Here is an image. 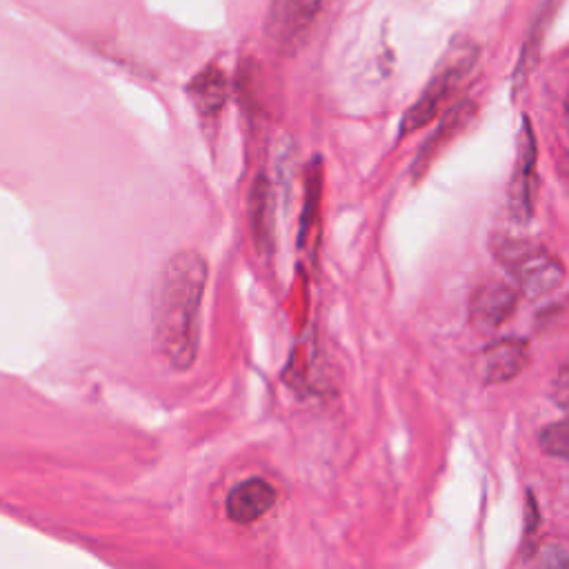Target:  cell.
Returning a JSON list of instances; mask_svg holds the SVG:
<instances>
[{
  "instance_id": "obj_1",
  "label": "cell",
  "mask_w": 569,
  "mask_h": 569,
  "mask_svg": "<svg viewBox=\"0 0 569 569\" xmlns=\"http://www.w3.org/2000/svg\"><path fill=\"white\" fill-rule=\"evenodd\" d=\"M204 287L207 260L193 249L173 253L158 280L153 336L162 358L178 371L189 369L198 358Z\"/></svg>"
},
{
  "instance_id": "obj_2",
  "label": "cell",
  "mask_w": 569,
  "mask_h": 569,
  "mask_svg": "<svg viewBox=\"0 0 569 569\" xmlns=\"http://www.w3.org/2000/svg\"><path fill=\"white\" fill-rule=\"evenodd\" d=\"M478 58V47L471 40L451 42V47L440 58L436 71L431 73L427 87L418 96V100L405 111L400 122V136L413 133L425 127L440 109L445 98L456 89V84L469 73Z\"/></svg>"
},
{
  "instance_id": "obj_3",
  "label": "cell",
  "mask_w": 569,
  "mask_h": 569,
  "mask_svg": "<svg viewBox=\"0 0 569 569\" xmlns=\"http://www.w3.org/2000/svg\"><path fill=\"white\" fill-rule=\"evenodd\" d=\"M496 260L507 267V271L516 278L520 291L531 298L551 293L565 280L562 262L553 253L529 240H498Z\"/></svg>"
},
{
  "instance_id": "obj_4",
  "label": "cell",
  "mask_w": 569,
  "mask_h": 569,
  "mask_svg": "<svg viewBox=\"0 0 569 569\" xmlns=\"http://www.w3.org/2000/svg\"><path fill=\"white\" fill-rule=\"evenodd\" d=\"M320 7L322 0H271L264 16V36L271 49L282 56L296 53L305 44Z\"/></svg>"
},
{
  "instance_id": "obj_5",
  "label": "cell",
  "mask_w": 569,
  "mask_h": 569,
  "mask_svg": "<svg viewBox=\"0 0 569 569\" xmlns=\"http://www.w3.org/2000/svg\"><path fill=\"white\" fill-rule=\"evenodd\" d=\"M536 136L529 120H522L518 133V156L513 164V176L509 184V209L518 222L531 218V202H533V176H536Z\"/></svg>"
},
{
  "instance_id": "obj_6",
  "label": "cell",
  "mask_w": 569,
  "mask_h": 569,
  "mask_svg": "<svg viewBox=\"0 0 569 569\" xmlns=\"http://www.w3.org/2000/svg\"><path fill=\"white\" fill-rule=\"evenodd\" d=\"M518 305V293L505 282L491 280L480 284L469 300V322L476 331L489 333L498 329Z\"/></svg>"
},
{
  "instance_id": "obj_7",
  "label": "cell",
  "mask_w": 569,
  "mask_h": 569,
  "mask_svg": "<svg viewBox=\"0 0 569 569\" xmlns=\"http://www.w3.org/2000/svg\"><path fill=\"white\" fill-rule=\"evenodd\" d=\"M276 500H278L276 487L267 478L251 476L231 487L224 500V511L229 520L238 525H251L260 520L264 513H269Z\"/></svg>"
},
{
  "instance_id": "obj_8",
  "label": "cell",
  "mask_w": 569,
  "mask_h": 569,
  "mask_svg": "<svg viewBox=\"0 0 569 569\" xmlns=\"http://www.w3.org/2000/svg\"><path fill=\"white\" fill-rule=\"evenodd\" d=\"M527 362L529 349L525 340L500 338L482 349L478 358V371L487 385H500L520 376Z\"/></svg>"
},
{
  "instance_id": "obj_9",
  "label": "cell",
  "mask_w": 569,
  "mask_h": 569,
  "mask_svg": "<svg viewBox=\"0 0 569 569\" xmlns=\"http://www.w3.org/2000/svg\"><path fill=\"white\" fill-rule=\"evenodd\" d=\"M249 231L253 247L260 258H269L273 251V193H271V182L267 180L264 173H258L251 182L249 191Z\"/></svg>"
},
{
  "instance_id": "obj_10",
  "label": "cell",
  "mask_w": 569,
  "mask_h": 569,
  "mask_svg": "<svg viewBox=\"0 0 569 569\" xmlns=\"http://www.w3.org/2000/svg\"><path fill=\"white\" fill-rule=\"evenodd\" d=\"M473 113H476V107L471 102H467V100L456 104V107H451L445 113V118L440 120L438 129L420 147V151H418V156H416V160L411 164V173H413L416 180L429 171V164L436 160V156L445 149V144H449L467 127V122L473 118Z\"/></svg>"
},
{
  "instance_id": "obj_11",
  "label": "cell",
  "mask_w": 569,
  "mask_h": 569,
  "mask_svg": "<svg viewBox=\"0 0 569 569\" xmlns=\"http://www.w3.org/2000/svg\"><path fill=\"white\" fill-rule=\"evenodd\" d=\"M196 109L207 116V118H213L227 102V78L224 73L216 67V64H209L204 67L200 73H196L187 87Z\"/></svg>"
},
{
  "instance_id": "obj_12",
  "label": "cell",
  "mask_w": 569,
  "mask_h": 569,
  "mask_svg": "<svg viewBox=\"0 0 569 569\" xmlns=\"http://www.w3.org/2000/svg\"><path fill=\"white\" fill-rule=\"evenodd\" d=\"M318 200H320V171L318 167H309L307 189H305V209L300 222V247H305L311 238V231L318 222Z\"/></svg>"
},
{
  "instance_id": "obj_13",
  "label": "cell",
  "mask_w": 569,
  "mask_h": 569,
  "mask_svg": "<svg viewBox=\"0 0 569 569\" xmlns=\"http://www.w3.org/2000/svg\"><path fill=\"white\" fill-rule=\"evenodd\" d=\"M538 440H540V447L545 453H549L553 458L569 460V418L547 425L540 431Z\"/></svg>"
},
{
  "instance_id": "obj_14",
  "label": "cell",
  "mask_w": 569,
  "mask_h": 569,
  "mask_svg": "<svg viewBox=\"0 0 569 569\" xmlns=\"http://www.w3.org/2000/svg\"><path fill=\"white\" fill-rule=\"evenodd\" d=\"M553 400L569 409V367H562L556 382H553Z\"/></svg>"
},
{
  "instance_id": "obj_15",
  "label": "cell",
  "mask_w": 569,
  "mask_h": 569,
  "mask_svg": "<svg viewBox=\"0 0 569 569\" xmlns=\"http://www.w3.org/2000/svg\"><path fill=\"white\" fill-rule=\"evenodd\" d=\"M567 109H569V98H567Z\"/></svg>"
}]
</instances>
